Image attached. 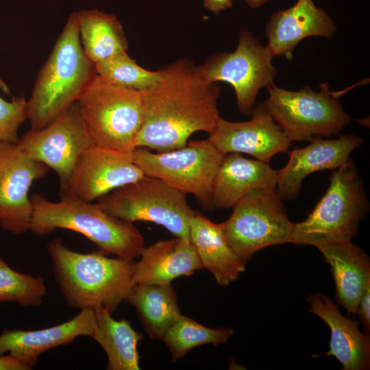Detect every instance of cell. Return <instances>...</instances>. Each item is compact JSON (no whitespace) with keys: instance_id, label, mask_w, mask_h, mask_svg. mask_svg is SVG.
Instances as JSON below:
<instances>
[{"instance_id":"cell-31","label":"cell","mask_w":370,"mask_h":370,"mask_svg":"<svg viewBox=\"0 0 370 370\" xmlns=\"http://www.w3.org/2000/svg\"><path fill=\"white\" fill-rule=\"evenodd\" d=\"M356 314L362 324L367 334L369 335L370 331V283L365 288L360 298Z\"/></svg>"},{"instance_id":"cell-13","label":"cell","mask_w":370,"mask_h":370,"mask_svg":"<svg viewBox=\"0 0 370 370\" xmlns=\"http://www.w3.org/2000/svg\"><path fill=\"white\" fill-rule=\"evenodd\" d=\"M29 157L18 144L0 142V226L21 235L29 230L33 206L28 192L49 171Z\"/></svg>"},{"instance_id":"cell-24","label":"cell","mask_w":370,"mask_h":370,"mask_svg":"<svg viewBox=\"0 0 370 370\" xmlns=\"http://www.w3.org/2000/svg\"><path fill=\"white\" fill-rule=\"evenodd\" d=\"M95 327L90 336L103 348L108 357L109 370H139L137 345L143 334L136 332L130 322L111 316L105 307L94 308Z\"/></svg>"},{"instance_id":"cell-11","label":"cell","mask_w":370,"mask_h":370,"mask_svg":"<svg viewBox=\"0 0 370 370\" xmlns=\"http://www.w3.org/2000/svg\"><path fill=\"white\" fill-rule=\"evenodd\" d=\"M273 58L266 45L245 30L240 33L233 52L217 54L197 69L209 83L225 82L232 85L238 110L249 115L259 91L274 84L278 71Z\"/></svg>"},{"instance_id":"cell-29","label":"cell","mask_w":370,"mask_h":370,"mask_svg":"<svg viewBox=\"0 0 370 370\" xmlns=\"http://www.w3.org/2000/svg\"><path fill=\"white\" fill-rule=\"evenodd\" d=\"M46 293L47 286L42 276L17 272L0 258V303L36 307L42 304Z\"/></svg>"},{"instance_id":"cell-20","label":"cell","mask_w":370,"mask_h":370,"mask_svg":"<svg viewBox=\"0 0 370 370\" xmlns=\"http://www.w3.org/2000/svg\"><path fill=\"white\" fill-rule=\"evenodd\" d=\"M278 171L269 164L249 159L238 153H226L214 179L212 208H232L256 189L275 190Z\"/></svg>"},{"instance_id":"cell-19","label":"cell","mask_w":370,"mask_h":370,"mask_svg":"<svg viewBox=\"0 0 370 370\" xmlns=\"http://www.w3.org/2000/svg\"><path fill=\"white\" fill-rule=\"evenodd\" d=\"M309 311L330 328L329 350L323 356H334L343 370H367L370 367V338L357 323L343 316L328 297L316 293L307 298Z\"/></svg>"},{"instance_id":"cell-9","label":"cell","mask_w":370,"mask_h":370,"mask_svg":"<svg viewBox=\"0 0 370 370\" xmlns=\"http://www.w3.org/2000/svg\"><path fill=\"white\" fill-rule=\"evenodd\" d=\"M225 156L209 138L193 140L166 152L154 153L143 147L133 151L134 162L145 175L157 178L185 195H193L206 210H213L212 184Z\"/></svg>"},{"instance_id":"cell-8","label":"cell","mask_w":370,"mask_h":370,"mask_svg":"<svg viewBox=\"0 0 370 370\" xmlns=\"http://www.w3.org/2000/svg\"><path fill=\"white\" fill-rule=\"evenodd\" d=\"M97 200L101 209L116 219L153 222L175 237L190 239V221L196 211L185 194L157 178L145 175Z\"/></svg>"},{"instance_id":"cell-28","label":"cell","mask_w":370,"mask_h":370,"mask_svg":"<svg viewBox=\"0 0 370 370\" xmlns=\"http://www.w3.org/2000/svg\"><path fill=\"white\" fill-rule=\"evenodd\" d=\"M97 75L114 85L143 91L153 85L160 72L138 66L123 51L95 64Z\"/></svg>"},{"instance_id":"cell-26","label":"cell","mask_w":370,"mask_h":370,"mask_svg":"<svg viewBox=\"0 0 370 370\" xmlns=\"http://www.w3.org/2000/svg\"><path fill=\"white\" fill-rule=\"evenodd\" d=\"M81 44L93 63L126 51L127 42L116 17L97 9L76 12Z\"/></svg>"},{"instance_id":"cell-35","label":"cell","mask_w":370,"mask_h":370,"mask_svg":"<svg viewBox=\"0 0 370 370\" xmlns=\"http://www.w3.org/2000/svg\"><path fill=\"white\" fill-rule=\"evenodd\" d=\"M0 88L6 94L10 95V89L7 84L3 82V80L0 77Z\"/></svg>"},{"instance_id":"cell-10","label":"cell","mask_w":370,"mask_h":370,"mask_svg":"<svg viewBox=\"0 0 370 370\" xmlns=\"http://www.w3.org/2000/svg\"><path fill=\"white\" fill-rule=\"evenodd\" d=\"M224 222L231 248L245 264L267 247L291 243L293 223L275 190L256 189L237 201Z\"/></svg>"},{"instance_id":"cell-3","label":"cell","mask_w":370,"mask_h":370,"mask_svg":"<svg viewBox=\"0 0 370 370\" xmlns=\"http://www.w3.org/2000/svg\"><path fill=\"white\" fill-rule=\"evenodd\" d=\"M33 212L29 231L47 235L56 229L77 232L94 243L105 255L133 260L145 247L140 231L133 223L116 219L97 204L84 201L66 190L53 202L42 195L30 197Z\"/></svg>"},{"instance_id":"cell-7","label":"cell","mask_w":370,"mask_h":370,"mask_svg":"<svg viewBox=\"0 0 370 370\" xmlns=\"http://www.w3.org/2000/svg\"><path fill=\"white\" fill-rule=\"evenodd\" d=\"M268 91L269 97L262 103L291 142L338 134L352 121L325 84L319 92L308 86L288 90L275 84Z\"/></svg>"},{"instance_id":"cell-27","label":"cell","mask_w":370,"mask_h":370,"mask_svg":"<svg viewBox=\"0 0 370 370\" xmlns=\"http://www.w3.org/2000/svg\"><path fill=\"white\" fill-rule=\"evenodd\" d=\"M232 328L213 329L181 314L166 332L162 341L169 349L173 362L195 347L226 342L234 334Z\"/></svg>"},{"instance_id":"cell-30","label":"cell","mask_w":370,"mask_h":370,"mask_svg":"<svg viewBox=\"0 0 370 370\" xmlns=\"http://www.w3.org/2000/svg\"><path fill=\"white\" fill-rule=\"evenodd\" d=\"M27 119V101L23 97L7 101L0 97V142L17 144L18 129Z\"/></svg>"},{"instance_id":"cell-34","label":"cell","mask_w":370,"mask_h":370,"mask_svg":"<svg viewBox=\"0 0 370 370\" xmlns=\"http://www.w3.org/2000/svg\"><path fill=\"white\" fill-rule=\"evenodd\" d=\"M252 9H258L270 0H243Z\"/></svg>"},{"instance_id":"cell-21","label":"cell","mask_w":370,"mask_h":370,"mask_svg":"<svg viewBox=\"0 0 370 370\" xmlns=\"http://www.w3.org/2000/svg\"><path fill=\"white\" fill-rule=\"evenodd\" d=\"M140 256L134 264L135 284H171L204 269L193 245L184 238L159 241L145 247Z\"/></svg>"},{"instance_id":"cell-5","label":"cell","mask_w":370,"mask_h":370,"mask_svg":"<svg viewBox=\"0 0 370 370\" xmlns=\"http://www.w3.org/2000/svg\"><path fill=\"white\" fill-rule=\"evenodd\" d=\"M369 207L363 180L349 158L332 171L325 193L306 219L293 223L291 243L317 247L350 241Z\"/></svg>"},{"instance_id":"cell-4","label":"cell","mask_w":370,"mask_h":370,"mask_svg":"<svg viewBox=\"0 0 370 370\" xmlns=\"http://www.w3.org/2000/svg\"><path fill=\"white\" fill-rule=\"evenodd\" d=\"M82 48L76 12L71 13L36 79L27 101V119L41 129L75 103L96 75Z\"/></svg>"},{"instance_id":"cell-22","label":"cell","mask_w":370,"mask_h":370,"mask_svg":"<svg viewBox=\"0 0 370 370\" xmlns=\"http://www.w3.org/2000/svg\"><path fill=\"white\" fill-rule=\"evenodd\" d=\"M330 267L337 304L356 314L360 298L370 283V259L352 241L317 247Z\"/></svg>"},{"instance_id":"cell-2","label":"cell","mask_w":370,"mask_h":370,"mask_svg":"<svg viewBox=\"0 0 370 370\" xmlns=\"http://www.w3.org/2000/svg\"><path fill=\"white\" fill-rule=\"evenodd\" d=\"M47 249L56 282L69 308L80 310L101 306L112 313L135 286L133 260L108 258L99 251L77 252L60 238L51 241Z\"/></svg>"},{"instance_id":"cell-14","label":"cell","mask_w":370,"mask_h":370,"mask_svg":"<svg viewBox=\"0 0 370 370\" xmlns=\"http://www.w3.org/2000/svg\"><path fill=\"white\" fill-rule=\"evenodd\" d=\"M145 176L135 164L132 152L92 145L79 156L66 186L79 199L92 202L116 188Z\"/></svg>"},{"instance_id":"cell-32","label":"cell","mask_w":370,"mask_h":370,"mask_svg":"<svg viewBox=\"0 0 370 370\" xmlns=\"http://www.w3.org/2000/svg\"><path fill=\"white\" fill-rule=\"evenodd\" d=\"M29 369L32 368L12 354L0 355V370Z\"/></svg>"},{"instance_id":"cell-23","label":"cell","mask_w":370,"mask_h":370,"mask_svg":"<svg viewBox=\"0 0 370 370\" xmlns=\"http://www.w3.org/2000/svg\"><path fill=\"white\" fill-rule=\"evenodd\" d=\"M190 241L218 285L228 286L245 271V263L229 245L223 223H215L196 212L190 221Z\"/></svg>"},{"instance_id":"cell-16","label":"cell","mask_w":370,"mask_h":370,"mask_svg":"<svg viewBox=\"0 0 370 370\" xmlns=\"http://www.w3.org/2000/svg\"><path fill=\"white\" fill-rule=\"evenodd\" d=\"M363 143L361 138L352 134L336 139L315 137L308 145L294 149L288 153L286 166L278 171L276 192L282 200L296 198L307 176L317 171L335 170Z\"/></svg>"},{"instance_id":"cell-17","label":"cell","mask_w":370,"mask_h":370,"mask_svg":"<svg viewBox=\"0 0 370 370\" xmlns=\"http://www.w3.org/2000/svg\"><path fill=\"white\" fill-rule=\"evenodd\" d=\"M334 19L312 0H297L292 6L273 12L266 25V45L273 57L292 58L297 45L306 38L334 36Z\"/></svg>"},{"instance_id":"cell-25","label":"cell","mask_w":370,"mask_h":370,"mask_svg":"<svg viewBox=\"0 0 370 370\" xmlns=\"http://www.w3.org/2000/svg\"><path fill=\"white\" fill-rule=\"evenodd\" d=\"M125 301L135 308L151 340L162 341L167 330L182 314L171 284H135Z\"/></svg>"},{"instance_id":"cell-15","label":"cell","mask_w":370,"mask_h":370,"mask_svg":"<svg viewBox=\"0 0 370 370\" xmlns=\"http://www.w3.org/2000/svg\"><path fill=\"white\" fill-rule=\"evenodd\" d=\"M251 119L232 122L219 118L210 140L222 153H246L269 164L276 154L288 151L291 145L263 103L253 108Z\"/></svg>"},{"instance_id":"cell-6","label":"cell","mask_w":370,"mask_h":370,"mask_svg":"<svg viewBox=\"0 0 370 370\" xmlns=\"http://www.w3.org/2000/svg\"><path fill=\"white\" fill-rule=\"evenodd\" d=\"M76 103L95 145L134 150L143 121L141 91L114 85L96 74Z\"/></svg>"},{"instance_id":"cell-1","label":"cell","mask_w":370,"mask_h":370,"mask_svg":"<svg viewBox=\"0 0 370 370\" xmlns=\"http://www.w3.org/2000/svg\"><path fill=\"white\" fill-rule=\"evenodd\" d=\"M160 72L159 79L141 91L143 121L135 147L166 152L186 146L195 132L210 134L214 130L220 118V89L185 60Z\"/></svg>"},{"instance_id":"cell-12","label":"cell","mask_w":370,"mask_h":370,"mask_svg":"<svg viewBox=\"0 0 370 370\" xmlns=\"http://www.w3.org/2000/svg\"><path fill=\"white\" fill-rule=\"evenodd\" d=\"M31 158L52 169L64 188L81 153L95 145L77 103L41 129L31 128L17 143Z\"/></svg>"},{"instance_id":"cell-33","label":"cell","mask_w":370,"mask_h":370,"mask_svg":"<svg viewBox=\"0 0 370 370\" xmlns=\"http://www.w3.org/2000/svg\"><path fill=\"white\" fill-rule=\"evenodd\" d=\"M206 9L218 13L221 11L230 8L233 0H203Z\"/></svg>"},{"instance_id":"cell-18","label":"cell","mask_w":370,"mask_h":370,"mask_svg":"<svg viewBox=\"0 0 370 370\" xmlns=\"http://www.w3.org/2000/svg\"><path fill=\"white\" fill-rule=\"evenodd\" d=\"M94 327V309L85 308L71 319L49 328L36 330L5 329L0 334V355L8 352L32 368L40 354L70 344L79 336L90 337Z\"/></svg>"}]
</instances>
